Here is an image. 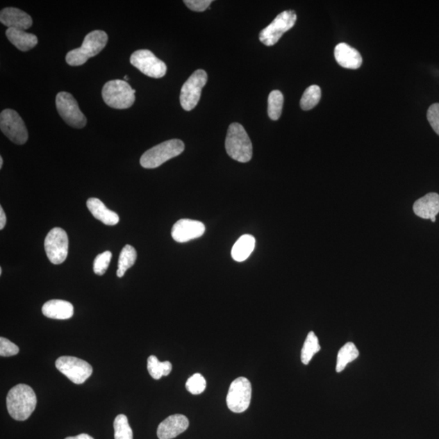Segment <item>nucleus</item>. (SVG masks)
Here are the masks:
<instances>
[{
    "label": "nucleus",
    "instance_id": "22",
    "mask_svg": "<svg viewBox=\"0 0 439 439\" xmlns=\"http://www.w3.org/2000/svg\"><path fill=\"white\" fill-rule=\"evenodd\" d=\"M256 245L255 238L250 235L238 238L231 251L233 259L238 262L246 260L249 257Z\"/></svg>",
    "mask_w": 439,
    "mask_h": 439
},
{
    "label": "nucleus",
    "instance_id": "37",
    "mask_svg": "<svg viewBox=\"0 0 439 439\" xmlns=\"http://www.w3.org/2000/svg\"><path fill=\"white\" fill-rule=\"evenodd\" d=\"M3 157H0V169H2L3 167Z\"/></svg>",
    "mask_w": 439,
    "mask_h": 439
},
{
    "label": "nucleus",
    "instance_id": "9",
    "mask_svg": "<svg viewBox=\"0 0 439 439\" xmlns=\"http://www.w3.org/2000/svg\"><path fill=\"white\" fill-rule=\"evenodd\" d=\"M56 367L75 384L84 383L93 373L92 366L89 363L74 356L59 357Z\"/></svg>",
    "mask_w": 439,
    "mask_h": 439
},
{
    "label": "nucleus",
    "instance_id": "17",
    "mask_svg": "<svg viewBox=\"0 0 439 439\" xmlns=\"http://www.w3.org/2000/svg\"><path fill=\"white\" fill-rule=\"evenodd\" d=\"M335 57L338 65L348 69H359L363 63L360 52L345 42L336 47Z\"/></svg>",
    "mask_w": 439,
    "mask_h": 439
},
{
    "label": "nucleus",
    "instance_id": "31",
    "mask_svg": "<svg viewBox=\"0 0 439 439\" xmlns=\"http://www.w3.org/2000/svg\"><path fill=\"white\" fill-rule=\"evenodd\" d=\"M112 256L111 251H106L97 256L94 261V272L95 274L102 276L106 273Z\"/></svg>",
    "mask_w": 439,
    "mask_h": 439
},
{
    "label": "nucleus",
    "instance_id": "29",
    "mask_svg": "<svg viewBox=\"0 0 439 439\" xmlns=\"http://www.w3.org/2000/svg\"><path fill=\"white\" fill-rule=\"evenodd\" d=\"M115 439H133V431L126 415L120 414L113 423Z\"/></svg>",
    "mask_w": 439,
    "mask_h": 439
},
{
    "label": "nucleus",
    "instance_id": "3",
    "mask_svg": "<svg viewBox=\"0 0 439 439\" xmlns=\"http://www.w3.org/2000/svg\"><path fill=\"white\" fill-rule=\"evenodd\" d=\"M226 149L233 160L247 163L252 158V143L245 127L232 123L228 129Z\"/></svg>",
    "mask_w": 439,
    "mask_h": 439
},
{
    "label": "nucleus",
    "instance_id": "30",
    "mask_svg": "<svg viewBox=\"0 0 439 439\" xmlns=\"http://www.w3.org/2000/svg\"><path fill=\"white\" fill-rule=\"evenodd\" d=\"M207 383L204 376L200 374H194L187 381L185 388L190 394L198 395L206 389Z\"/></svg>",
    "mask_w": 439,
    "mask_h": 439
},
{
    "label": "nucleus",
    "instance_id": "14",
    "mask_svg": "<svg viewBox=\"0 0 439 439\" xmlns=\"http://www.w3.org/2000/svg\"><path fill=\"white\" fill-rule=\"evenodd\" d=\"M206 228L202 222L190 219H181L172 228V237L178 242H187L201 237Z\"/></svg>",
    "mask_w": 439,
    "mask_h": 439
},
{
    "label": "nucleus",
    "instance_id": "28",
    "mask_svg": "<svg viewBox=\"0 0 439 439\" xmlns=\"http://www.w3.org/2000/svg\"><path fill=\"white\" fill-rule=\"evenodd\" d=\"M321 88L317 85H313L305 90L301 100H300V107L304 111H308V110L317 106L320 100H321Z\"/></svg>",
    "mask_w": 439,
    "mask_h": 439
},
{
    "label": "nucleus",
    "instance_id": "24",
    "mask_svg": "<svg viewBox=\"0 0 439 439\" xmlns=\"http://www.w3.org/2000/svg\"><path fill=\"white\" fill-rule=\"evenodd\" d=\"M137 259V252L135 247L126 245L121 251L118 260V270L117 275L118 278H122L126 272L135 265Z\"/></svg>",
    "mask_w": 439,
    "mask_h": 439
},
{
    "label": "nucleus",
    "instance_id": "25",
    "mask_svg": "<svg viewBox=\"0 0 439 439\" xmlns=\"http://www.w3.org/2000/svg\"><path fill=\"white\" fill-rule=\"evenodd\" d=\"M173 369L169 361L161 362L155 356H151L147 360V370L152 379L159 380L163 376H168Z\"/></svg>",
    "mask_w": 439,
    "mask_h": 439
},
{
    "label": "nucleus",
    "instance_id": "1",
    "mask_svg": "<svg viewBox=\"0 0 439 439\" xmlns=\"http://www.w3.org/2000/svg\"><path fill=\"white\" fill-rule=\"evenodd\" d=\"M9 415L16 421H26L35 411L37 397L30 386L19 384L14 386L7 396Z\"/></svg>",
    "mask_w": 439,
    "mask_h": 439
},
{
    "label": "nucleus",
    "instance_id": "15",
    "mask_svg": "<svg viewBox=\"0 0 439 439\" xmlns=\"http://www.w3.org/2000/svg\"><path fill=\"white\" fill-rule=\"evenodd\" d=\"M189 427V420L184 415L175 414L167 417L157 429L159 439H173L183 433Z\"/></svg>",
    "mask_w": 439,
    "mask_h": 439
},
{
    "label": "nucleus",
    "instance_id": "8",
    "mask_svg": "<svg viewBox=\"0 0 439 439\" xmlns=\"http://www.w3.org/2000/svg\"><path fill=\"white\" fill-rule=\"evenodd\" d=\"M56 105L57 111L69 126L83 129L87 126L88 120L81 111L77 100L68 92H62L56 95Z\"/></svg>",
    "mask_w": 439,
    "mask_h": 439
},
{
    "label": "nucleus",
    "instance_id": "33",
    "mask_svg": "<svg viewBox=\"0 0 439 439\" xmlns=\"http://www.w3.org/2000/svg\"><path fill=\"white\" fill-rule=\"evenodd\" d=\"M427 119L434 132L439 135V103H433L429 108Z\"/></svg>",
    "mask_w": 439,
    "mask_h": 439
},
{
    "label": "nucleus",
    "instance_id": "40",
    "mask_svg": "<svg viewBox=\"0 0 439 439\" xmlns=\"http://www.w3.org/2000/svg\"><path fill=\"white\" fill-rule=\"evenodd\" d=\"M2 273H3L2 269H0V275H2Z\"/></svg>",
    "mask_w": 439,
    "mask_h": 439
},
{
    "label": "nucleus",
    "instance_id": "35",
    "mask_svg": "<svg viewBox=\"0 0 439 439\" xmlns=\"http://www.w3.org/2000/svg\"><path fill=\"white\" fill-rule=\"evenodd\" d=\"M7 222V217L6 213H4L2 207H0V230H3L6 227Z\"/></svg>",
    "mask_w": 439,
    "mask_h": 439
},
{
    "label": "nucleus",
    "instance_id": "20",
    "mask_svg": "<svg viewBox=\"0 0 439 439\" xmlns=\"http://www.w3.org/2000/svg\"><path fill=\"white\" fill-rule=\"evenodd\" d=\"M88 208L94 218L103 222L104 225L115 226L120 221L118 215L109 210L101 200L97 198H90L87 202Z\"/></svg>",
    "mask_w": 439,
    "mask_h": 439
},
{
    "label": "nucleus",
    "instance_id": "21",
    "mask_svg": "<svg viewBox=\"0 0 439 439\" xmlns=\"http://www.w3.org/2000/svg\"><path fill=\"white\" fill-rule=\"evenodd\" d=\"M6 36L9 42L22 51H30L38 44L36 35L17 28H8Z\"/></svg>",
    "mask_w": 439,
    "mask_h": 439
},
{
    "label": "nucleus",
    "instance_id": "11",
    "mask_svg": "<svg viewBox=\"0 0 439 439\" xmlns=\"http://www.w3.org/2000/svg\"><path fill=\"white\" fill-rule=\"evenodd\" d=\"M250 381L240 376L233 381L229 388L226 403L229 409L235 413L245 412L249 408L251 399Z\"/></svg>",
    "mask_w": 439,
    "mask_h": 439
},
{
    "label": "nucleus",
    "instance_id": "16",
    "mask_svg": "<svg viewBox=\"0 0 439 439\" xmlns=\"http://www.w3.org/2000/svg\"><path fill=\"white\" fill-rule=\"evenodd\" d=\"M0 22L3 26L17 30H28L33 25L32 18L28 14L16 8H3L0 13Z\"/></svg>",
    "mask_w": 439,
    "mask_h": 439
},
{
    "label": "nucleus",
    "instance_id": "39",
    "mask_svg": "<svg viewBox=\"0 0 439 439\" xmlns=\"http://www.w3.org/2000/svg\"><path fill=\"white\" fill-rule=\"evenodd\" d=\"M128 80H129L128 76H125V78H124V81H126H126Z\"/></svg>",
    "mask_w": 439,
    "mask_h": 439
},
{
    "label": "nucleus",
    "instance_id": "6",
    "mask_svg": "<svg viewBox=\"0 0 439 439\" xmlns=\"http://www.w3.org/2000/svg\"><path fill=\"white\" fill-rule=\"evenodd\" d=\"M297 20V13L293 10L284 11L280 13L270 25L261 31L260 33V42L265 46H274L285 32L294 27Z\"/></svg>",
    "mask_w": 439,
    "mask_h": 439
},
{
    "label": "nucleus",
    "instance_id": "26",
    "mask_svg": "<svg viewBox=\"0 0 439 439\" xmlns=\"http://www.w3.org/2000/svg\"><path fill=\"white\" fill-rule=\"evenodd\" d=\"M320 350H321V346L319 345L317 336L315 335L314 332H309L301 351V361L303 364L308 365L313 357Z\"/></svg>",
    "mask_w": 439,
    "mask_h": 439
},
{
    "label": "nucleus",
    "instance_id": "7",
    "mask_svg": "<svg viewBox=\"0 0 439 439\" xmlns=\"http://www.w3.org/2000/svg\"><path fill=\"white\" fill-rule=\"evenodd\" d=\"M208 74L203 69H198L190 75L181 90L180 103L185 111H192L201 97L202 90L206 85Z\"/></svg>",
    "mask_w": 439,
    "mask_h": 439
},
{
    "label": "nucleus",
    "instance_id": "2",
    "mask_svg": "<svg viewBox=\"0 0 439 439\" xmlns=\"http://www.w3.org/2000/svg\"><path fill=\"white\" fill-rule=\"evenodd\" d=\"M108 36L103 31H94L88 33L83 42L82 47L68 52L66 62L70 66L83 65L90 58L97 56L106 47Z\"/></svg>",
    "mask_w": 439,
    "mask_h": 439
},
{
    "label": "nucleus",
    "instance_id": "36",
    "mask_svg": "<svg viewBox=\"0 0 439 439\" xmlns=\"http://www.w3.org/2000/svg\"><path fill=\"white\" fill-rule=\"evenodd\" d=\"M65 439H94L92 436H88L87 433H81L79 436L74 437H68Z\"/></svg>",
    "mask_w": 439,
    "mask_h": 439
},
{
    "label": "nucleus",
    "instance_id": "27",
    "mask_svg": "<svg viewBox=\"0 0 439 439\" xmlns=\"http://www.w3.org/2000/svg\"><path fill=\"white\" fill-rule=\"evenodd\" d=\"M284 97L280 90H273L268 99V114L271 120L278 121L283 112Z\"/></svg>",
    "mask_w": 439,
    "mask_h": 439
},
{
    "label": "nucleus",
    "instance_id": "32",
    "mask_svg": "<svg viewBox=\"0 0 439 439\" xmlns=\"http://www.w3.org/2000/svg\"><path fill=\"white\" fill-rule=\"evenodd\" d=\"M19 353V347L7 338H0V356L2 357L13 356Z\"/></svg>",
    "mask_w": 439,
    "mask_h": 439
},
{
    "label": "nucleus",
    "instance_id": "23",
    "mask_svg": "<svg viewBox=\"0 0 439 439\" xmlns=\"http://www.w3.org/2000/svg\"><path fill=\"white\" fill-rule=\"evenodd\" d=\"M359 356V351L353 342H347L343 346L337 356L336 372H340L345 370L347 365L350 362L354 361Z\"/></svg>",
    "mask_w": 439,
    "mask_h": 439
},
{
    "label": "nucleus",
    "instance_id": "34",
    "mask_svg": "<svg viewBox=\"0 0 439 439\" xmlns=\"http://www.w3.org/2000/svg\"><path fill=\"white\" fill-rule=\"evenodd\" d=\"M213 3L212 0H185L184 3L190 10L194 12H204Z\"/></svg>",
    "mask_w": 439,
    "mask_h": 439
},
{
    "label": "nucleus",
    "instance_id": "5",
    "mask_svg": "<svg viewBox=\"0 0 439 439\" xmlns=\"http://www.w3.org/2000/svg\"><path fill=\"white\" fill-rule=\"evenodd\" d=\"M184 142L179 140H171L160 143L147 151L140 159V165L145 169H156L171 159L183 154Z\"/></svg>",
    "mask_w": 439,
    "mask_h": 439
},
{
    "label": "nucleus",
    "instance_id": "18",
    "mask_svg": "<svg viewBox=\"0 0 439 439\" xmlns=\"http://www.w3.org/2000/svg\"><path fill=\"white\" fill-rule=\"evenodd\" d=\"M414 213L422 219L436 217L439 213V194L429 193L413 205Z\"/></svg>",
    "mask_w": 439,
    "mask_h": 439
},
{
    "label": "nucleus",
    "instance_id": "13",
    "mask_svg": "<svg viewBox=\"0 0 439 439\" xmlns=\"http://www.w3.org/2000/svg\"><path fill=\"white\" fill-rule=\"evenodd\" d=\"M131 63L143 74L150 78H161L167 73V66L164 61L149 50H138L131 55Z\"/></svg>",
    "mask_w": 439,
    "mask_h": 439
},
{
    "label": "nucleus",
    "instance_id": "19",
    "mask_svg": "<svg viewBox=\"0 0 439 439\" xmlns=\"http://www.w3.org/2000/svg\"><path fill=\"white\" fill-rule=\"evenodd\" d=\"M42 312L51 319L67 320L74 316L73 304L65 300L52 299L44 304Z\"/></svg>",
    "mask_w": 439,
    "mask_h": 439
},
{
    "label": "nucleus",
    "instance_id": "4",
    "mask_svg": "<svg viewBox=\"0 0 439 439\" xmlns=\"http://www.w3.org/2000/svg\"><path fill=\"white\" fill-rule=\"evenodd\" d=\"M135 92L126 81L112 80L103 85L102 97L110 108L127 109L135 103Z\"/></svg>",
    "mask_w": 439,
    "mask_h": 439
},
{
    "label": "nucleus",
    "instance_id": "12",
    "mask_svg": "<svg viewBox=\"0 0 439 439\" xmlns=\"http://www.w3.org/2000/svg\"><path fill=\"white\" fill-rule=\"evenodd\" d=\"M44 248L52 264L63 263L69 253V238L63 229L56 227L47 233Z\"/></svg>",
    "mask_w": 439,
    "mask_h": 439
},
{
    "label": "nucleus",
    "instance_id": "10",
    "mask_svg": "<svg viewBox=\"0 0 439 439\" xmlns=\"http://www.w3.org/2000/svg\"><path fill=\"white\" fill-rule=\"evenodd\" d=\"M0 129L3 135L17 145H23L28 135L25 122L13 109H6L0 114Z\"/></svg>",
    "mask_w": 439,
    "mask_h": 439
},
{
    "label": "nucleus",
    "instance_id": "38",
    "mask_svg": "<svg viewBox=\"0 0 439 439\" xmlns=\"http://www.w3.org/2000/svg\"><path fill=\"white\" fill-rule=\"evenodd\" d=\"M432 222H436V217H433L431 219Z\"/></svg>",
    "mask_w": 439,
    "mask_h": 439
}]
</instances>
